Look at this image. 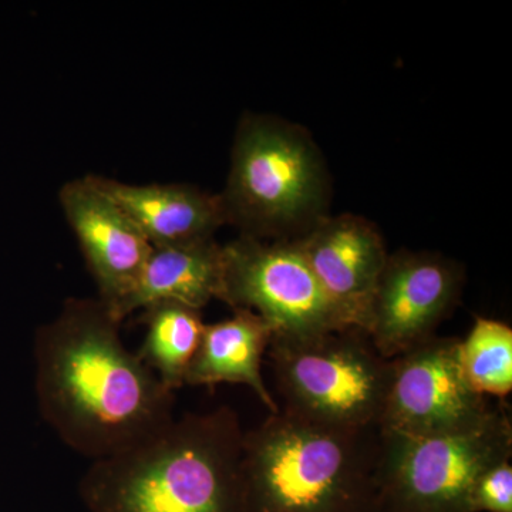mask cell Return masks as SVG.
Segmentation results:
<instances>
[{"instance_id": "cell-13", "label": "cell", "mask_w": 512, "mask_h": 512, "mask_svg": "<svg viewBox=\"0 0 512 512\" xmlns=\"http://www.w3.org/2000/svg\"><path fill=\"white\" fill-rule=\"evenodd\" d=\"M224 292V245L214 239L153 248L119 320L158 302H175L201 311Z\"/></svg>"}, {"instance_id": "cell-7", "label": "cell", "mask_w": 512, "mask_h": 512, "mask_svg": "<svg viewBox=\"0 0 512 512\" xmlns=\"http://www.w3.org/2000/svg\"><path fill=\"white\" fill-rule=\"evenodd\" d=\"M221 301L261 316L272 329V338L306 340L349 328L293 239L239 235L224 245Z\"/></svg>"}, {"instance_id": "cell-8", "label": "cell", "mask_w": 512, "mask_h": 512, "mask_svg": "<svg viewBox=\"0 0 512 512\" xmlns=\"http://www.w3.org/2000/svg\"><path fill=\"white\" fill-rule=\"evenodd\" d=\"M460 339L434 336L392 359L379 429L409 437L473 429L494 406L468 386L458 359Z\"/></svg>"}, {"instance_id": "cell-3", "label": "cell", "mask_w": 512, "mask_h": 512, "mask_svg": "<svg viewBox=\"0 0 512 512\" xmlns=\"http://www.w3.org/2000/svg\"><path fill=\"white\" fill-rule=\"evenodd\" d=\"M379 427L346 429L279 409L244 434L249 512H375Z\"/></svg>"}, {"instance_id": "cell-5", "label": "cell", "mask_w": 512, "mask_h": 512, "mask_svg": "<svg viewBox=\"0 0 512 512\" xmlns=\"http://www.w3.org/2000/svg\"><path fill=\"white\" fill-rule=\"evenodd\" d=\"M268 353L286 412L346 429L379 427L392 359L377 352L365 330H333L306 340L272 338Z\"/></svg>"}, {"instance_id": "cell-9", "label": "cell", "mask_w": 512, "mask_h": 512, "mask_svg": "<svg viewBox=\"0 0 512 512\" xmlns=\"http://www.w3.org/2000/svg\"><path fill=\"white\" fill-rule=\"evenodd\" d=\"M466 285V269L430 251L389 254L377 284L366 333L386 359L409 352L436 336L457 308Z\"/></svg>"}, {"instance_id": "cell-4", "label": "cell", "mask_w": 512, "mask_h": 512, "mask_svg": "<svg viewBox=\"0 0 512 512\" xmlns=\"http://www.w3.org/2000/svg\"><path fill=\"white\" fill-rule=\"evenodd\" d=\"M220 195L228 224L244 237L296 239L329 215L328 165L302 126L249 113L239 121Z\"/></svg>"}, {"instance_id": "cell-2", "label": "cell", "mask_w": 512, "mask_h": 512, "mask_svg": "<svg viewBox=\"0 0 512 512\" xmlns=\"http://www.w3.org/2000/svg\"><path fill=\"white\" fill-rule=\"evenodd\" d=\"M244 434L231 407L185 414L136 446L94 460L80 498L90 512H249Z\"/></svg>"}, {"instance_id": "cell-12", "label": "cell", "mask_w": 512, "mask_h": 512, "mask_svg": "<svg viewBox=\"0 0 512 512\" xmlns=\"http://www.w3.org/2000/svg\"><path fill=\"white\" fill-rule=\"evenodd\" d=\"M97 178L153 248L208 241L228 224L221 195L197 185L130 184Z\"/></svg>"}, {"instance_id": "cell-14", "label": "cell", "mask_w": 512, "mask_h": 512, "mask_svg": "<svg viewBox=\"0 0 512 512\" xmlns=\"http://www.w3.org/2000/svg\"><path fill=\"white\" fill-rule=\"evenodd\" d=\"M271 340L272 329L261 316L249 309H234L232 318L204 326L185 386L245 384L264 403L269 414L278 413L281 406L262 377V360Z\"/></svg>"}, {"instance_id": "cell-16", "label": "cell", "mask_w": 512, "mask_h": 512, "mask_svg": "<svg viewBox=\"0 0 512 512\" xmlns=\"http://www.w3.org/2000/svg\"><path fill=\"white\" fill-rule=\"evenodd\" d=\"M461 372L468 386L484 397L500 402L512 392V329L501 320L480 318L460 339Z\"/></svg>"}, {"instance_id": "cell-1", "label": "cell", "mask_w": 512, "mask_h": 512, "mask_svg": "<svg viewBox=\"0 0 512 512\" xmlns=\"http://www.w3.org/2000/svg\"><path fill=\"white\" fill-rule=\"evenodd\" d=\"M99 298H70L36 330L35 392L43 420L67 447L101 460L175 419V392L130 352Z\"/></svg>"}, {"instance_id": "cell-6", "label": "cell", "mask_w": 512, "mask_h": 512, "mask_svg": "<svg viewBox=\"0 0 512 512\" xmlns=\"http://www.w3.org/2000/svg\"><path fill=\"white\" fill-rule=\"evenodd\" d=\"M379 431L375 512H474L477 478L512 457V419L505 402L483 423L457 433L409 437Z\"/></svg>"}, {"instance_id": "cell-10", "label": "cell", "mask_w": 512, "mask_h": 512, "mask_svg": "<svg viewBox=\"0 0 512 512\" xmlns=\"http://www.w3.org/2000/svg\"><path fill=\"white\" fill-rule=\"evenodd\" d=\"M59 202L99 289L100 301L119 319L121 306L133 292L153 247L101 187L97 175L67 181L60 188Z\"/></svg>"}, {"instance_id": "cell-11", "label": "cell", "mask_w": 512, "mask_h": 512, "mask_svg": "<svg viewBox=\"0 0 512 512\" xmlns=\"http://www.w3.org/2000/svg\"><path fill=\"white\" fill-rule=\"evenodd\" d=\"M293 241L345 325L366 332L389 258L379 228L360 215H326Z\"/></svg>"}, {"instance_id": "cell-17", "label": "cell", "mask_w": 512, "mask_h": 512, "mask_svg": "<svg viewBox=\"0 0 512 512\" xmlns=\"http://www.w3.org/2000/svg\"><path fill=\"white\" fill-rule=\"evenodd\" d=\"M474 512H512V464L504 460L487 468L471 493Z\"/></svg>"}, {"instance_id": "cell-15", "label": "cell", "mask_w": 512, "mask_h": 512, "mask_svg": "<svg viewBox=\"0 0 512 512\" xmlns=\"http://www.w3.org/2000/svg\"><path fill=\"white\" fill-rule=\"evenodd\" d=\"M146 338L137 355L171 392L185 386L204 320L201 311L175 302H158L143 309Z\"/></svg>"}]
</instances>
